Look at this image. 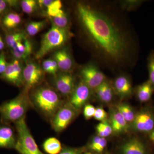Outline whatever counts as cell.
I'll return each instance as SVG.
<instances>
[{
	"instance_id": "6da1fadb",
	"label": "cell",
	"mask_w": 154,
	"mask_h": 154,
	"mask_svg": "<svg viewBox=\"0 0 154 154\" xmlns=\"http://www.w3.org/2000/svg\"><path fill=\"white\" fill-rule=\"evenodd\" d=\"M77 9L80 21L96 48L116 61L123 58L127 44L111 20L103 13L84 4H79Z\"/></svg>"
},
{
	"instance_id": "7a4b0ae2",
	"label": "cell",
	"mask_w": 154,
	"mask_h": 154,
	"mask_svg": "<svg viewBox=\"0 0 154 154\" xmlns=\"http://www.w3.org/2000/svg\"><path fill=\"white\" fill-rule=\"evenodd\" d=\"M30 99L32 106L50 121L63 104L56 91L46 87L36 90Z\"/></svg>"
},
{
	"instance_id": "3957f363",
	"label": "cell",
	"mask_w": 154,
	"mask_h": 154,
	"mask_svg": "<svg viewBox=\"0 0 154 154\" xmlns=\"http://www.w3.org/2000/svg\"><path fill=\"white\" fill-rule=\"evenodd\" d=\"M26 93L20 94L14 99L0 105L1 123L10 125L25 117L28 109L32 106Z\"/></svg>"
},
{
	"instance_id": "277c9868",
	"label": "cell",
	"mask_w": 154,
	"mask_h": 154,
	"mask_svg": "<svg viewBox=\"0 0 154 154\" xmlns=\"http://www.w3.org/2000/svg\"><path fill=\"white\" fill-rule=\"evenodd\" d=\"M17 140L15 149L20 154H44L40 150L26 123L25 117L15 122Z\"/></svg>"
},
{
	"instance_id": "5b68a950",
	"label": "cell",
	"mask_w": 154,
	"mask_h": 154,
	"mask_svg": "<svg viewBox=\"0 0 154 154\" xmlns=\"http://www.w3.org/2000/svg\"><path fill=\"white\" fill-rule=\"evenodd\" d=\"M67 38V33L65 29L58 28L55 25L53 26L43 36L40 48L36 54V58L41 59L53 50L60 47Z\"/></svg>"
},
{
	"instance_id": "8992f818",
	"label": "cell",
	"mask_w": 154,
	"mask_h": 154,
	"mask_svg": "<svg viewBox=\"0 0 154 154\" xmlns=\"http://www.w3.org/2000/svg\"><path fill=\"white\" fill-rule=\"evenodd\" d=\"M78 112L69 102L63 103L51 121L52 128L57 133L63 131L75 118Z\"/></svg>"
},
{
	"instance_id": "52a82bcc",
	"label": "cell",
	"mask_w": 154,
	"mask_h": 154,
	"mask_svg": "<svg viewBox=\"0 0 154 154\" xmlns=\"http://www.w3.org/2000/svg\"><path fill=\"white\" fill-rule=\"evenodd\" d=\"M133 129L138 132L150 133L154 129V113L150 109H144L136 113L131 124Z\"/></svg>"
},
{
	"instance_id": "ba28073f",
	"label": "cell",
	"mask_w": 154,
	"mask_h": 154,
	"mask_svg": "<svg viewBox=\"0 0 154 154\" xmlns=\"http://www.w3.org/2000/svg\"><path fill=\"white\" fill-rule=\"evenodd\" d=\"M82 81L91 90H96L105 81V75L96 66L91 64L81 71Z\"/></svg>"
},
{
	"instance_id": "9c48e42d",
	"label": "cell",
	"mask_w": 154,
	"mask_h": 154,
	"mask_svg": "<svg viewBox=\"0 0 154 154\" xmlns=\"http://www.w3.org/2000/svg\"><path fill=\"white\" fill-rule=\"evenodd\" d=\"M91 91L82 80L74 89L69 102L76 110L80 111L87 104L91 97Z\"/></svg>"
},
{
	"instance_id": "30bf717a",
	"label": "cell",
	"mask_w": 154,
	"mask_h": 154,
	"mask_svg": "<svg viewBox=\"0 0 154 154\" xmlns=\"http://www.w3.org/2000/svg\"><path fill=\"white\" fill-rule=\"evenodd\" d=\"M0 79L17 87H20L24 83L23 70L18 60H15L8 64L4 73Z\"/></svg>"
},
{
	"instance_id": "8fae6325",
	"label": "cell",
	"mask_w": 154,
	"mask_h": 154,
	"mask_svg": "<svg viewBox=\"0 0 154 154\" xmlns=\"http://www.w3.org/2000/svg\"><path fill=\"white\" fill-rule=\"evenodd\" d=\"M23 81L26 87V92L36 87L41 82L43 73L39 66L36 64L29 63L23 71Z\"/></svg>"
},
{
	"instance_id": "7c38bea8",
	"label": "cell",
	"mask_w": 154,
	"mask_h": 154,
	"mask_svg": "<svg viewBox=\"0 0 154 154\" xmlns=\"http://www.w3.org/2000/svg\"><path fill=\"white\" fill-rule=\"evenodd\" d=\"M10 124L0 123V149H15L17 136Z\"/></svg>"
},
{
	"instance_id": "4fadbf2b",
	"label": "cell",
	"mask_w": 154,
	"mask_h": 154,
	"mask_svg": "<svg viewBox=\"0 0 154 154\" xmlns=\"http://www.w3.org/2000/svg\"><path fill=\"white\" fill-rule=\"evenodd\" d=\"M54 84L57 91L65 96L71 95L75 88L73 77L68 73L62 74L58 76Z\"/></svg>"
},
{
	"instance_id": "5bb4252c",
	"label": "cell",
	"mask_w": 154,
	"mask_h": 154,
	"mask_svg": "<svg viewBox=\"0 0 154 154\" xmlns=\"http://www.w3.org/2000/svg\"><path fill=\"white\" fill-rule=\"evenodd\" d=\"M120 151L121 154H147L145 146L137 137L130 139L122 144Z\"/></svg>"
},
{
	"instance_id": "9a60e30c",
	"label": "cell",
	"mask_w": 154,
	"mask_h": 154,
	"mask_svg": "<svg viewBox=\"0 0 154 154\" xmlns=\"http://www.w3.org/2000/svg\"><path fill=\"white\" fill-rule=\"evenodd\" d=\"M113 90L120 98L129 97L132 94V85L130 81L125 76H120L114 80Z\"/></svg>"
},
{
	"instance_id": "2e32d148",
	"label": "cell",
	"mask_w": 154,
	"mask_h": 154,
	"mask_svg": "<svg viewBox=\"0 0 154 154\" xmlns=\"http://www.w3.org/2000/svg\"><path fill=\"white\" fill-rule=\"evenodd\" d=\"M109 122L112 127L113 133L115 134H123L128 130L129 124L116 109L111 111Z\"/></svg>"
},
{
	"instance_id": "e0dca14e",
	"label": "cell",
	"mask_w": 154,
	"mask_h": 154,
	"mask_svg": "<svg viewBox=\"0 0 154 154\" xmlns=\"http://www.w3.org/2000/svg\"><path fill=\"white\" fill-rule=\"evenodd\" d=\"M23 40L19 42L15 47L11 49L12 54L17 59H25L32 53L33 46L31 42L26 38Z\"/></svg>"
},
{
	"instance_id": "ac0fdd59",
	"label": "cell",
	"mask_w": 154,
	"mask_h": 154,
	"mask_svg": "<svg viewBox=\"0 0 154 154\" xmlns=\"http://www.w3.org/2000/svg\"><path fill=\"white\" fill-rule=\"evenodd\" d=\"M95 90L96 96L99 101L105 103H109L112 101L113 88L106 80Z\"/></svg>"
},
{
	"instance_id": "d6986e66",
	"label": "cell",
	"mask_w": 154,
	"mask_h": 154,
	"mask_svg": "<svg viewBox=\"0 0 154 154\" xmlns=\"http://www.w3.org/2000/svg\"><path fill=\"white\" fill-rule=\"evenodd\" d=\"M54 60L57 63L58 68L61 70L68 71L72 69V60L68 53L65 50H60L55 53Z\"/></svg>"
},
{
	"instance_id": "ffe728a7",
	"label": "cell",
	"mask_w": 154,
	"mask_h": 154,
	"mask_svg": "<svg viewBox=\"0 0 154 154\" xmlns=\"http://www.w3.org/2000/svg\"><path fill=\"white\" fill-rule=\"evenodd\" d=\"M154 91L153 86L149 80L138 86L137 96L141 102H148L152 98Z\"/></svg>"
},
{
	"instance_id": "44dd1931",
	"label": "cell",
	"mask_w": 154,
	"mask_h": 154,
	"mask_svg": "<svg viewBox=\"0 0 154 154\" xmlns=\"http://www.w3.org/2000/svg\"><path fill=\"white\" fill-rule=\"evenodd\" d=\"M42 147L45 151L48 154H58L62 149L60 141L54 137L47 139L43 143Z\"/></svg>"
},
{
	"instance_id": "7402d4cb",
	"label": "cell",
	"mask_w": 154,
	"mask_h": 154,
	"mask_svg": "<svg viewBox=\"0 0 154 154\" xmlns=\"http://www.w3.org/2000/svg\"><path fill=\"white\" fill-rule=\"evenodd\" d=\"M116 109L122 115L128 124L132 123L134 120L136 113L133 109L129 105L126 103H119L116 105Z\"/></svg>"
},
{
	"instance_id": "603a6c76",
	"label": "cell",
	"mask_w": 154,
	"mask_h": 154,
	"mask_svg": "<svg viewBox=\"0 0 154 154\" xmlns=\"http://www.w3.org/2000/svg\"><path fill=\"white\" fill-rule=\"evenodd\" d=\"M107 145L106 138L99 136L94 137L89 143V149L95 152L100 153L103 151Z\"/></svg>"
},
{
	"instance_id": "cb8c5ba5",
	"label": "cell",
	"mask_w": 154,
	"mask_h": 154,
	"mask_svg": "<svg viewBox=\"0 0 154 154\" xmlns=\"http://www.w3.org/2000/svg\"><path fill=\"white\" fill-rule=\"evenodd\" d=\"M21 21L20 15L17 13H10L4 17L2 23L6 28L11 29L16 28Z\"/></svg>"
},
{
	"instance_id": "d4e9b609",
	"label": "cell",
	"mask_w": 154,
	"mask_h": 154,
	"mask_svg": "<svg viewBox=\"0 0 154 154\" xmlns=\"http://www.w3.org/2000/svg\"><path fill=\"white\" fill-rule=\"evenodd\" d=\"M96 131L98 136L102 137H107L113 133L112 127L107 120L102 122L97 125Z\"/></svg>"
},
{
	"instance_id": "484cf974",
	"label": "cell",
	"mask_w": 154,
	"mask_h": 154,
	"mask_svg": "<svg viewBox=\"0 0 154 154\" xmlns=\"http://www.w3.org/2000/svg\"><path fill=\"white\" fill-rule=\"evenodd\" d=\"M25 38V35L22 32H16L8 34L6 37L7 44L11 49L15 47L19 42L23 41Z\"/></svg>"
},
{
	"instance_id": "4316f807",
	"label": "cell",
	"mask_w": 154,
	"mask_h": 154,
	"mask_svg": "<svg viewBox=\"0 0 154 154\" xmlns=\"http://www.w3.org/2000/svg\"><path fill=\"white\" fill-rule=\"evenodd\" d=\"M45 24V21L30 22L26 28L28 35L30 36H35L43 29Z\"/></svg>"
},
{
	"instance_id": "83f0119b",
	"label": "cell",
	"mask_w": 154,
	"mask_h": 154,
	"mask_svg": "<svg viewBox=\"0 0 154 154\" xmlns=\"http://www.w3.org/2000/svg\"><path fill=\"white\" fill-rule=\"evenodd\" d=\"M52 18L54 25L58 28L64 29L68 23L67 17L62 10H61L57 16Z\"/></svg>"
},
{
	"instance_id": "f1b7e54d",
	"label": "cell",
	"mask_w": 154,
	"mask_h": 154,
	"mask_svg": "<svg viewBox=\"0 0 154 154\" xmlns=\"http://www.w3.org/2000/svg\"><path fill=\"white\" fill-rule=\"evenodd\" d=\"M43 70L50 74L55 75L59 68L57 63L54 60H47L42 63Z\"/></svg>"
},
{
	"instance_id": "f546056e",
	"label": "cell",
	"mask_w": 154,
	"mask_h": 154,
	"mask_svg": "<svg viewBox=\"0 0 154 154\" xmlns=\"http://www.w3.org/2000/svg\"><path fill=\"white\" fill-rule=\"evenodd\" d=\"M62 4L60 1H53L47 8V14L49 17L53 18L59 14L62 10Z\"/></svg>"
},
{
	"instance_id": "4dcf8cb0",
	"label": "cell",
	"mask_w": 154,
	"mask_h": 154,
	"mask_svg": "<svg viewBox=\"0 0 154 154\" xmlns=\"http://www.w3.org/2000/svg\"><path fill=\"white\" fill-rule=\"evenodd\" d=\"M37 2L34 0H24L21 2L22 11L26 14H32L36 10Z\"/></svg>"
},
{
	"instance_id": "1f68e13d",
	"label": "cell",
	"mask_w": 154,
	"mask_h": 154,
	"mask_svg": "<svg viewBox=\"0 0 154 154\" xmlns=\"http://www.w3.org/2000/svg\"><path fill=\"white\" fill-rule=\"evenodd\" d=\"M148 69L149 74V81L154 88V51L150 53L148 58Z\"/></svg>"
},
{
	"instance_id": "d6a6232c",
	"label": "cell",
	"mask_w": 154,
	"mask_h": 154,
	"mask_svg": "<svg viewBox=\"0 0 154 154\" xmlns=\"http://www.w3.org/2000/svg\"><path fill=\"white\" fill-rule=\"evenodd\" d=\"M83 113L86 119H90L94 117L96 108L90 104H86L83 107Z\"/></svg>"
},
{
	"instance_id": "836d02e7",
	"label": "cell",
	"mask_w": 154,
	"mask_h": 154,
	"mask_svg": "<svg viewBox=\"0 0 154 154\" xmlns=\"http://www.w3.org/2000/svg\"><path fill=\"white\" fill-rule=\"evenodd\" d=\"M107 117V113L102 107H98L96 108L94 117L95 119L102 122L106 120Z\"/></svg>"
},
{
	"instance_id": "e575fe53",
	"label": "cell",
	"mask_w": 154,
	"mask_h": 154,
	"mask_svg": "<svg viewBox=\"0 0 154 154\" xmlns=\"http://www.w3.org/2000/svg\"><path fill=\"white\" fill-rule=\"evenodd\" d=\"M142 2L140 1H127L124 2L122 4L123 8L127 10L134 9L141 4Z\"/></svg>"
},
{
	"instance_id": "d590c367",
	"label": "cell",
	"mask_w": 154,
	"mask_h": 154,
	"mask_svg": "<svg viewBox=\"0 0 154 154\" xmlns=\"http://www.w3.org/2000/svg\"><path fill=\"white\" fill-rule=\"evenodd\" d=\"M8 63L6 60V55L5 53L2 52L0 54V75L3 74L5 71Z\"/></svg>"
},
{
	"instance_id": "8d00e7d4",
	"label": "cell",
	"mask_w": 154,
	"mask_h": 154,
	"mask_svg": "<svg viewBox=\"0 0 154 154\" xmlns=\"http://www.w3.org/2000/svg\"><path fill=\"white\" fill-rule=\"evenodd\" d=\"M58 154H83L82 149L65 148L62 149L61 151Z\"/></svg>"
},
{
	"instance_id": "74e56055",
	"label": "cell",
	"mask_w": 154,
	"mask_h": 154,
	"mask_svg": "<svg viewBox=\"0 0 154 154\" xmlns=\"http://www.w3.org/2000/svg\"><path fill=\"white\" fill-rule=\"evenodd\" d=\"M8 5H9L7 1L0 0V19L5 12Z\"/></svg>"
},
{
	"instance_id": "f35d334b",
	"label": "cell",
	"mask_w": 154,
	"mask_h": 154,
	"mask_svg": "<svg viewBox=\"0 0 154 154\" xmlns=\"http://www.w3.org/2000/svg\"><path fill=\"white\" fill-rule=\"evenodd\" d=\"M53 2V1L52 0H39L37 2V4L41 7H44L47 8Z\"/></svg>"
},
{
	"instance_id": "ab89813d",
	"label": "cell",
	"mask_w": 154,
	"mask_h": 154,
	"mask_svg": "<svg viewBox=\"0 0 154 154\" xmlns=\"http://www.w3.org/2000/svg\"><path fill=\"white\" fill-rule=\"evenodd\" d=\"M5 47V42L3 41L2 36L0 35V51H2L4 49Z\"/></svg>"
},
{
	"instance_id": "60d3db41",
	"label": "cell",
	"mask_w": 154,
	"mask_h": 154,
	"mask_svg": "<svg viewBox=\"0 0 154 154\" xmlns=\"http://www.w3.org/2000/svg\"><path fill=\"white\" fill-rule=\"evenodd\" d=\"M149 139L154 144V129L150 133Z\"/></svg>"
},
{
	"instance_id": "b9f144b4",
	"label": "cell",
	"mask_w": 154,
	"mask_h": 154,
	"mask_svg": "<svg viewBox=\"0 0 154 154\" xmlns=\"http://www.w3.org/2000/svg\"><path fill=\"white\" fill-rule=\"evenodd\" d=\"M83 154H96L90 152H87L85 153H83Z\"/></svg>"
}]
</instances>
